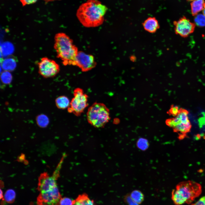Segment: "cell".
I'll return each instance as SVG.
<instances>
[{
	"instance_id": "5bb4252c",
	"label": "cell",
	"mask_w": 205,
	"mask_h": 205,
	"mask_svg": "<svg viewBox=\"0 0 205 205\" xmlns=\"http://www.w3.org/2000/svg\"><path fill=\"white\" fill-rule=\"evenodd\" d=\"M204 0H193L190 3L191 13L193 16H195L204 9Z\"/></svg>"
},
{
	"instance_id": "9c48e42d",
	"label": "cell",
	"mask_w": 205,
	"mask_h": 205,
	"mask_svg": "<svg viewBox=\"0 0 205 205\" xmlns=\"http://www.w3.org/2000/svg\"><path fill=\"white\" fill-rule=\"evenodd\" d=\"M175 33L182 37H188L194 31L196 24L184 16L173 21Z\"/></svg>"
},
{
	"instance_id": "ba28073f",
	"label": "cell",
	"mask_w": 205,
	"mask_h": 205,
	"mask_svg": "<svg viewBox=\"0 0 205 205\" xmlns=\"http://www.w3.org/2000/svg\"><path fill=\"white\" fill-rule=\"evenodd\" d=\"M39 73L44 78L53 77L59 72L60 66L54 60L42 58L38 63Z\"/></svg>"
},
{
	"instance_id": "d6986e66",
	"label": "cell",
	"mask_w": 205,
	"mask_h": 205,
	"mask_svg": "<svg viewBox=\"0 0 205 205\" xmlns=\"http://www.w3.org/2000/svg\"><path fill=\"white\" fill-rule=\"evenodd\" d=\"M12 78L11 74L8 71H5L1 74V80L2 82L5 84L10 83L11 82Z\"/></svg>"
},
{
	"instance_id": "8992f818",
	"label": "cell",
	"mask_w": 205,
	"mask_h": 205,
	"mask_svg": "<svg viewBox=\"0 0 205 205\" xmlns=\"http://www.w3.org/2000/svg\"><path fill=\"white\" fill-rule=\"evenodd\" d=\"M189 112L186 109L181 108L178 114L174 118L167 119V125L172 128L174 132L178 135L180 140L187 136L192 127L191 123L189 117Z\"/></svg>"
},
{
	"instance_id": "52a82bcc",
	"label": "cell",
	"mask_w": 205,
	"mask_h": 205,
	"mask_svg": "<svg viewBox=\"0 0 205 205\" xmlns=\"http://www.w3.org/2000/svg\"><path fill=\"white\" fill-rule=\"evenodd\" d=\"M73 97L70 102L69 107L67 108L68 112L72 113L75 116H80L88 106V95L83 89L77 88L73 91Z\"/></svg>"
},
{
	"instance_id": "ffe728a7",
	"label": "cell",
	"mask_w": 205,
	"mask_h": 205,
	"mask_svg": "<svg viewBox=\"0 0 205 205\" xmlns=\"http://www.w3.org/2000/svg\"><path fill=\"white\" fill-rule=\"evenodd\" d=\"M137 145L139 149L142 150H145L148 148L149 143L146 139L141 138L138 140Z\"/></svg>"
},
{
	"instance_id": "4fadbf2b",
	"label": "cell",
	"mask_w": 205,
	"mask_h": 205,
	"mask_svg": "<svg viewBox=\"0 0 205 205\" xmlns=\"http://www.w3.org/2000/svg\"><path fill=\"white\" fill-rule=\"evenodd\" d=\"M73 201V205H95L93 200L85 193L79 194Z\"/></svg>"
},
{
	"instance_id": "30bf717a",
	"label": "cell",
	"mask_w": 205,
	"mask_h": 205,
	"mask_svg": "<svg viewBox=\"0 0 205 205\" xmlns=\"http://www.w3.org/2000/svg\"><path fill=\"white\" fill-rule=\"evenodd\" d=\"M96 65L93 56L79 51L75 58L74 66L79 67L82 71L85 72L95 68Z\"/></svg>"
},
{
	"instance_id": "6da1fadb",
	"label": "cell",
	"mask_w": 205,
	"mask_h": 205,
	"mask_svg": "<svg viewBox=\"0 0 205 205\" xmlns=\"http://www.w3.org/2000/svg\"><path fill=\"white\" fill-rule=\"evenodd\" d=\"M61 166V164H58L52 175L45 172L39 177L37 189L39 194L37 198L38 205H60L62 197L56 181Z\"/></svg>"
},
{
	"instance_id": "5b68a950",
	"label": "cell",
	"mask_w": 205,
	"mask_h": 205,
	"mask_svg": "<svg viewBox=\"0 0 205 205\" xmlns=\"http://www.w3.org/2000/svg\"><path fill=\"white\" fill-rule=\"evenodd\" d=\"M87 118L89 123L94 127L102 128L110 120L109 109L102 103L95 102L88 109Z\"/></svg>"
},
{
	"instance_id": "cb8c5ba5",
	"label": "cell",
	"mask_w": 205,
	"mask_h": 205,
	"mask_svg": "<svg viewBox=\"0 0 205 205\" xmlns=\"http://www.w3.org/2000/svg\"><path fill=\"white\" fill-rule=\"evenodd\" d=\"M23 6L30 5L35 3L38 0H20Z\"/></svg>"
},
{
	"instance_id": "8fae6325",
	"label": "cell",
	"mask_w": 205,
	"mask_h": 205,
	"mask_svg": "<svg viewBox=\"0 0 205 205\" xmlns=\"http://www.w3.org/2000/svg\"><path fill=\"white\" fill-rule=\"evenodd\" d=\"M144 29L151 33L155 32L160 28L158 20L155 17H149L142 23Z\"/></svg>"
},
{
	"instance_id": "4316f807",
	"label": "cell",
	"mask_w": 205,
	"mask_h": 205,
	"mask_svg": "<svg viewBox=\"0 0 205 205\" xmlns=\"http://www.w3.org/2000/svg\"><path fill=\"white\" fill-rule=\"evenodd\" d=\"M203 15L205 17V8L204 9L202 10Z\"/></svg>"
},
{
	"instance_id": "7a4b0ae2",
	"label": "cell",
	"mask_w": 205,
	"mask_h": 205,
	"mask_svg": "<svg viewBox=\"0 0 205 205\" xmlns=\"http://www.w3.org/2000/svg\"><path fill=\"white\" fill-rule=\"evenodd\" d=\"M107 8L98 0H88L77 9L76 16L84 26L95 27L103 22Z\"/></svg>"
},
{
	"instance_id": "2e32d148",
	"label": "cell",
	"mask_w": 205,
	"mask_h": 205,
	"mask_svg": "<svg viewBox=\"0 0 205 205\" xmlns=\"http://www.w3.org/2000/svg\"><path fill=\"white\" fill-rule=\"evenodd\" d=\"M130 196L133 201L139 204H141L144 200V194L139 190H135L132 191Z\"/></svg>"
},
{
	"instance_id": "83f0119b",
	"label": "cell",
	"mask_w": 205,
	"mask_h": 205,
	"mask_svg": "<svg viewBox=\"0 0 205 205\" xmlns=\"http://www.w3.org/2000/svg\"><path fill=\"white\" fill-rule=\"evenodd\" d=\"M187 1H192L193 0H187Z\"/></svg>"
},
{
	"instance_id": "7c38bea8",
	"label": "cell",
	"mask_w": 205,
	"mask_h": 205,
	"mask_svg": "<svg viewBox=\"0 0 205 205\" xmlns=\"http://www.w3.org/2000/svg\"><path fill=\"white\" fill-rule=\"evenodd\" d=\"M192 120L201 129H205V110L200 109L192 116Z\"/></svg>"
},
{
	"instance_id": "277c9868",
	"label": "cell",
	"mask_w": 205,
	"mask_h": 205,
	"mask_svg": "<svg viewBox=\"0 0 205 205\" xmlns=\"http://www.w3.org/2000/svg\"><path fill=\"white\" fill-rule=\"evenodd\" d=\"M201 185L195 181H187L179 183L171 192V199L175 205L190 204L201 194Z\"/></svg>"
},
{
	"instance_id": "d4e9b609",
	"label": "cell",
	"mask_w": 205,
	"mask_h": 205,
	"mask_svg": "<svg viewBox=\"0 0 205 205\" xmlns=\"http://www.w3.org/2000/svg\"><path fill=\"white\" fill-rule=\"evenodd\" d=\"M125 200L128 202L129 205H139V204L134 202L131 198L130 196H127L125 198Z\"/></svg>"
},
{
	"instance_id": "e0dca14e",
	"label": "cell",
	"mask_w": 205,
	"mask_h": 205,
	"mask_svg": "<svg viewBox=\"0 0 205 205\" xmlns=\"http://www.w3.org/2000/svg\"><path fill=\"white\" fill-rule=\"evenodd\" d=\"M36 123L40 127L44 128L47 126L49 123V118L44 114H40L36 117Z\"/></svg>"
},
{
	"instance_id": "3957f363",
	"label": "cell",
	"mask_w": 205,
	"mask_h": 205,
	"mask_svg": "<svg viewBox=\"0 0 205 205\" xmlns=\"http://www.w3.org/2000/svg\"><path fill=\"white\" fill-rule=\"evenodd\" d=\"M54 48L57 57L65 66H74L76 56L79 52L73 40L63 32H59L54 36Z\"/></svg>"
},
{
	"instance_id": "484cf974",
	"label": "cell",
	"mask_w": 205,
	"mask_h": 205,
	"mask_svg": "<svg viewBox=\"0 0 205 205\" xmlns=\"http://www.w3.org/2000/svg\"><path fill=\"white\" fill-rule=\"evenodd\" d=\"M191 205H205V203L201 198L198 201Z\"/></svg>"
},
{
	"instance_id": "44dd1931",
	"label": "cell",
	"mask_w": 205,
	"mask_h": 205,
	"mask_svg": "<svg viewBox=\"0 0 205 205\" xmlns=\"http://www.w3.org/2000/svg\"><path fill=\"white\" fill-rule=\"evenodd\" d=\"M194 20L196 25L200 26L205 25V17L203 14H197L196 15Z\"/></svg>"
},
{
	"instance_id": "603a6c76",
	"label": "cell",
	"mask_w": 205,
	"mask_h": 205,
	"mask_svg": "<svg viewBox=\"0 0 205 205\" xmlns=\"http://www.w3.org/2000/svg\"><path fill=\"white\" fill-rule=\"evenodd\" d=\"M73 200L66 197L62 198L60 202V205H73Z\"/></svg>"
},
{
	"instance_id": "ac0fdd59",
	"label": "cell",
	"mask_w": 205,
	"mask_h": 205,
	"mask_svg": "<svg viewBox=\"0 0 205 205\" xmlns=\"http://www.w3.org/2000/svg\"><path fill=\"white\" fill-rule=\"evenodd\" d=\"M15 191L12 189H9L5 192L3 199L7 203H12L15 200Z\"/></svg>"
},
{
	"instance_id": "7402d4cb",
	"label": "cell",
	"mask_w": 205,
	"mask_h": 205,
	"mask_svg": "<svg viewBox=\"0 0 205 205\" xmlns=\"http://www.w3.org/2000/svg\"><path fill=\"white\" fill-rule=\"evenodd\" d=\"M181 108L176 105H173L171 106L169 110L168 113L174 117L176 116L179 113Z\"/></svg>"
},
{
	"instance_id": "9a60e30c",
	"label": "cell",
	"mask_w": 205,
	"mask_h": 205,
	"mask_svg": "<svg viewBox=\"0 0 205 205\" xmlns=\"http://www.w3.org/2000/svg\"><path fill=\"white\" fill-rule=\"evenodd\" d=\"M55 102L56 106L58 108L65 109L69 107L70 102L67 97L62 95L57 97L55 100Z\"/></svg>"
}]
</instances>
